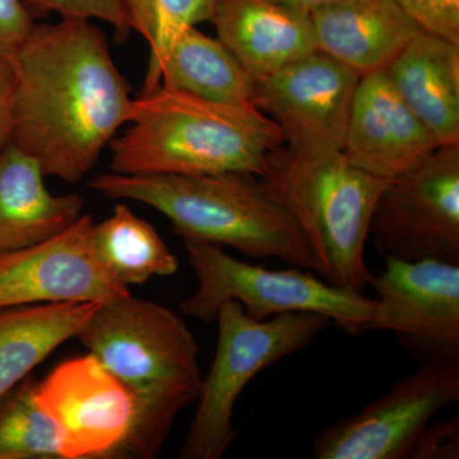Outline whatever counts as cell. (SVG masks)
I'll list each match as a JSON object with an SVG mask.
<instances>
[{
	"instance_id": "obj_1",
	"label": "cell",
	"mask_w": 459,
	"mask_h": 459,
	"mask_svg": "<svg viewBox=\"0 0 459 459\" xmlns=\"http://www.w3.org/2000/svg\"><path fill=\"white\" fill-rule=\"evenodd\" d=\"M13 143L45 177L80 183L129 123L131 84L92 21L33 25L11 56Z\"/></svg>"
},
{
	"instance_id": "obj_2",
	"label": "cell",
	"mask_w": 459,
	"mask_h": 459,
	"mask_svg": "<svg viewBox=\"0 0 459 459\" xmlns=\"http://www.w3.org/2000/svg\"><path fill=\"white\" fill-rule=\"evenodd\" d=\"M75 338L122 383L134 406L131 431L111 459L159 457L204 377L188 325L162 305L128 295L100 305Z\"/></svg>"
},
{
	"instance_id": "obj_3",
	"label": "cell",
	"mask_w": 459,
	"mask_h": 459,
	"mask_svg": "<svg viewBox=\"0 0 459 459\" xmlns=\"http://www.w3.org/2000/svg\"><path fill=\"white\" fill-rule=\"evenodd\" d=\"M108 147L111 171L117 174L247 172L262 178L285 140L258 108L159 84L134 99L126 131Z\"/></svg>"
},
{
	"instance_id": "obj_4",
	"label": "cell",
	"mask_w": 459,
	"mask_h": 459,
	"mask_svg": "<svg viewBox=\"0 0 459 459\" xmlns=\"http://www.w3.org/2000/svg\"><path fill=\"white\" fill-rule=\"evenodd\" d=\"M90 188L108 199L146 204L170 220L175 234L250 258H277L316 272L312 247L294 217L258 175H96Z\"/></svg>"
},
{
	"instance_id": "obj_5",
	"label": "cell",
	"mask_w": 459,
	"mask_h": 459,
	"mask_svg": "<svg viewBox=\"0 0 459 459\" xmlns=\"http://www.w3.org/2000/svg\"><path fill=\"white\" fill-rule=\"evenodd\" d=\"M262 179L303 231L322 280L364 292L373 276L365 263V244L388 180L353 165L342 152L299 155L286 146Z\"/></svg>"
},
{
	"instance_id": "obj_6",
	"label": "cell",
	"mask_w": 459,
	"mask_h": 459,
	"mask_svg": "<svg viewBox=\"0 0 459 459\" xmlns=\"http://www.w3.org/2000/svg\"><path fill=\"white\" fill-rule=\"evenodd\" d=\"M216 322V352L207 376L202 377L195 416L179 453L183 459L222 458L237 437L234 410L249 382L307 349L333 325L327 316L316 313H286L258 322L235 301L220 307Z\"/></svg>"
},
{
	"instance_id": "obj_7",
	"label": "cell",
	"mask_w": 459,
	"mask_h": 459,
	"mask_svg": "<svg viewBox=\"0 0 459 459\" xmlns=\"http://www.w3.org/2000/svg\"><path fill=\"white\" fill-rule=\"evenodd\" d=\"M184 247L198 281L197 290L180 304L181 314L189 318L216 322L220 307L235 301L258 322L286 313H316L347 333L360 334L373 316L374 299L331 285L310 271L270 270L193 238H184Z\"/></svg>"
},
{
	"instance_id": "obj_8",
	"label": "cell",
	"mask_w": 459,
	"mask_h": 459,
	"mask_svg": "<svg viewBox=\"0 0 459 459\" xmlns=\"http://www.w3.org/2000/svg\"><path fill=\"white\" fill-rule=\"evenodd\" d=\"M369 238L385 259L459 263V144L437 147L386 181Z\"/></svg>"
},
{
	"instance_id": "obj_9",
	"label": "cell",
	"mask_w": 459,
	"mask_h": 459,
	"mask_svg": "<svg viewBox=\"0 0 459 459\" xmlns=\"http://www.w3.org/2000/svg\"><path fill=\"white\" fill-rule=\"evenodd\" d=\"M459 400V365L425 362L360 412L323 429L316 459H409L439 411Z\"/></svg>"
},
{
	"instance_id": "obj_10",
	"label": "cell",
	"mask_w": 459,
	"mask_h": 459,
	"mask_svg": "<svg viewBox=\"0 0 459 459\" xmlns=\"http://www.w3.org/2000/svg\"><path fill=\"white\" fill-rule=\"evenodd\" d=\"M385 261L371 276L376 307L362 333L392 332L421 364L459 365V263Z\"/></svg>"
},
{
	"instance_id": "obj_11",
	"label": "cell",
	"mask_w": 459,
	"mask_h": 459,
	"mask_svg": "<svg viewBox=\"0 0 459 459\" xmlns=\"http://www.w3.org/2000/svg\"><path fill=\"white\" fill-rule=\"evenodd\" d=\"M359 75L316 50L255 80V107L299 155L341 152Z\"/></svg>"
},
{
	"instance_id": "obj_12",
	"label": "cell",
	"mask_w": 459,
	"mask_h": 459,
	"mask_svg": "<svg viewBox=\"0 0 459 459\" xmlns=\"http://www.w3.org/2000/svg\"><path fill=\"white\" fill-rule=\"evenodd\" d=\"M89 214L56 237L0 253V309L56 303L107 304L131 295L101 262Z\"/></svg>"
},
{
	"instance_id": "obj_13",
	"label": "cell",
	"mask_w": 459,
	"mask_h": 459,
	"mask_svg": "<svg viewBox=\"0 0 459 459\" xmlns=\"http://www.w3.org/2000/svg\"><path fill=\"white\" fill-rule=\"evenodd\" d=\"M36 397L59 430L63 459H111L131 431V394L92 353L54 368Z\"/></svg>"
},
{
	"instance_id": "obj_14",
	"label": "cell",
	"mask_w": 459,
	"mask_h": 459,
	"mask_svg": "<svg viewBox=\"0 0 459 459\" xmlns=\"http://www.w3.org/2000/svg\"><path fill=\"white\" fill-rule=\"evenodd\" d=\"M439 146L394 89L385 69L359 78L342 151L353 165L383 180L406 171Z\"/></svg>"
},
{
	"instance_id": "obj_15",
	"label": "cell",
	"mask_w": 459,
	"mask_h": 459,
	"mask_svg": "<svg viewBox=\"0 0 459 459\" xmlns=\"http://www.w3.org/2000/svg\"><path fill=\"white\" fill-rule=\"evenodd\" d=\"M211 23L253 80L319 50L310 13L277 0H216Z\"/></svg>"
},
{
	"instance_id": "obj_16",
	"label": "cell",
	"mask_w": 459,
	"mask_h": 459,
	"mask_svg": "<svg viewBox=\"0 0 459 459\" xmlns=\"http://www.w3.org/2000/svg\"><path fill=\"white\" fill-rule=\"evenodd\" d=\"M310 16L318 49L359 77L385 69L422 30L394 0H334Z\"/></svg>"
},
{
	"instance_id": "obj_17",
	"label": "cell",
	"mask_w": 459,
	"mask_h": 459,
	"mask_svg": "<svg viewBox=\"0 0 459 459\" xmlns=\"http://www.w3.org/2000/svg\"><path fill=\"white\" fill-rule=\"evenodd\" d=\"M385 71L439 146L459 144V42L421 30Z\"/></svg>"
},
{
	"instance_id": "obj_18",
	"label": "cell",
	"mask_w": 459,
	"mask_h": 459,
	"mask_svg": "<svg viewBox=\"0 0 459 459\" xmlns=\"http://www.w3.org/2000/svg\"><path fill=\"white\" fill-rule=\"evenodd\" d=\"M41 166L12 142L0 153V253L41 243L74 225L86 202L53 195Z\"/></svg>"
},
{
	"instance_id": "obj_19",
	"label": "cell",
	"mask_w": 459,
	"mask_h": 459,
	"mask_svg": "<svg viewBox=\"0 0 459 459\" xmlns=\"http://www.w3.org/2000/svg\"><path fill=\"white\" fill-rule=\"evenodd\" d=\"M159 84L212 101L255 107L252 75L219 39L197 26L184 27L174 49L147 72L142 92Z\"/></svg>"
},
{
	"instance_id": "obj_20",
	"label": "cell",
	"mask_w": 459,
	"mask_h": 459,
	"mask_svg": "<svg viewBox=\"0 0 459 459\" xmlns=\"http://www.w3.org/2000/svg\"><path fill=\"white\" fill-rule=\"evenodd\" d=\"M100 305L36 304L0 309V398L60 344L75 338Z\"/></svg>"
},
{
	"instance_id": "obj_21",
	"label": "cell",
	"mask_w": 459,
	"mask_h": 459,
	"mask_svg": "<svg viewBox=\"0 0 459 459\" xmlns=\"http://www.w3.org/2000/svg\"><path fill=\"white\" fill-rule=\"evenodd\" d=\"M93 244L108 271L128 287L143 285L153 277L172 276L179 270L177 256L156 229L123 204L93 225Z\"/></svg>"
},
{
	"instance_id": "obj_22",
	"label": "cell",
	"mask_w": 459,
	"mask_h": 459,
	"mask_svg": "<svg viewBox=\"0 0 459 459\" xmlns=\"http://www.w3.org/2000/svg\"><path fill=\"white\" fill-rule=\"evenodd\" d=\"M36 388L29 376L0 398V459H63L59 430Z\"/></svg>"
},
{
	"instance_id": "obj_23",
	"label": "cell",
	"mask_w": 459,
	"mask_h": 459,
	"mask_svg": "<svg viewBox=\"0 0 459 459\" xmlns=\"http://www.w3.org/2000/svg\"><path fill=\"white\" fill-rule=\"evenodd\" d=\"M36 18L54 13L62 20L101 21L113 27L119 40L133 31L126 0H25Z\"/></svg>"
},
{
	"instance_id": "obj_24",
	"label": "cell",
	"mask_w": 459,
	"mask_h": 459,
	"mask_svg": "<svg viewBox=\"0 0 459 459\" xmlns=\"http://www.w3.org/2000/svg\"><path fill=\"white\" fill-rule=\"evenodd\" d=\"M424 31L459 42V0H394Z\"/></svg>"
},
{
	"instance_id": "obj_25",
	"label": "cell",
	"mask_w": 459,
	"mask_h": 459,
	"mask_svg": "<svg viewBox=\"0 0 459 459\" xmlns=\"http://www.w3.org/2000/svg\"><path fill=\"white\" fill-rule=\"evenodd\" d=\"M459 418L431 421L419 437L410 459H458Z\"/></svg>"
},
{
	"instance_id": "obj_26",
	"label": "cell",
	"mask_w": 459,
	"mask_h": 459,
	"mask_svg": "<svg viewBox=\"0 0 459 459\" xmlns=\"http://www.w3.org/2000/svg\"><path fill=\"white\" fill-rule=\"evenodd\" d=\"M35 23L25 0H0V56H13Z\"/></svg>"
},
{
	"instance_id": "obj_27",
	"label": "cell",
	"mask_w": 459,
	"mask_h": 459,
	"mask_svg": "<svg viewBox=\"0 0 459 459\" xmlns=\"http://www.w3.org/2000/svg\"><path fill=\"white\" fill-rule=\"evenodd\" d=\"M160 16L172 22L197 26L211 22L216 0H156Z\"/></svg>"
},
{
	"instance_id": "obj_28",
	"label": "cell",
	"mask_w": 459,
	"mask_h": 459,
	"mask_svg": "<svg viewBox=\"0 0 459 459\" xmlns=\"http://www.w3.org/2000/svg\"><path fill=\"white\" fill-rule=\"evenodd\" d=\"M14 83L11 57L0 56V153L13 141Z\"/></svg>"
},
{
	"instance_id": "obj_29",
	"label": "cell",
	"mask_w": 459,
	"mask_h": 459,
	"mask_svg": "<svg viewBox=\"0 0 459 459\" xmlns=\"http://www.w3.org/2000/svg\"><path fill=\"white\" fill-rule=\"evenodd\" d=\"M277 2L299 9V11L307 12V13H313L316 9L325 7L329 3H333L334 0H277Z\"/></svg>"
}]
</instances>
